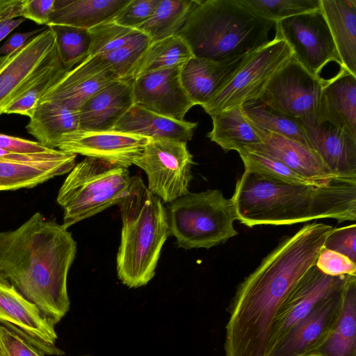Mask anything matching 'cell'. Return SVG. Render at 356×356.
I'll list each match as a JSON object with an SVG mask.
<instances>
[{"label": "cell", "mask_w": 356, "mask_h": 356, "mask_svg": "<svg viewBox=\"0 0 356 356\" xmlns=\"http://www.w3.org/2000/svg\"><path fill=\"white\" fill-rule=\"evenodd\" d=\"M332 229L321 222L305 225L284 238L240 283L228 308L225 356H267L280 306L316 264Z\"/></svg>", "instance_id": "cell-1"}, {"label": "cell", "mask_w": 356, "mask_h": 356, "mask_svg": "<svg viewBox=\"0 0 356 356\" xmlns=\"http://www.w3.org/2000/svg\"><path fill=\"white\" fill-rule=\"evenodd\" d=\"M76 253L67 228L39 212L17 228L0 232V272L56 324L70 309L67 281Z\"/></svg>", "instance_id": "cell-2"}, {"label": "cell", "mask_w": 356, "mask_h": 356, "mask_svg": "<svg viewBox=\"0 0 356 356\" xmlns=\"http://www.w3.org/2000/svg\"><path fill=\"white\" fill-rule=\"evenodd\" d=\"M248 227L288 225L322 218L356 220V177H335L316 184H296L244 171L232 197Z\"/></svg>", "instance_id": "cell-3"}, {"label": "cell", "mask_w": 356, "mask_h": 356, "mask_svg": "<svg viewBox=\"0 0 356 356\" xmlns=\"http://www.w3.org/2000/svg\"><path fill=\"white\" fill-rule=\"evenodd\" d=\"M275 24L244 0H194L177 35L186 42L193 56L223 60L267 44Z\"/></svg>", "instance_id": "cell-4"}, {"label": "cell", "mask_w": 356, "mask_h": 356, "mask_svg": "<svg viewBox=\"0 0 356 356\" xmlns=\"http://www.w3.org/2000/svg\"><path fill=\"white\" fill-rule=\"evenodd\" d=\"M118 205L122 222L118 277L127 286L138 288L154 277L170 235L166 210L138 176L131 177L129 193Z\"/></svg>", "instance_id": "cell-5"}, {"label": "cell", "mask_w": 356, "mask_h": 356, "mask_svg": "<svg viewBox=\"0 0 356 356\" xmlns=\"http://www.w3.org/2000/svg\"><path fill=\"white\" fill-rule=\"evenodd\" d=\"M128 168L93 157L75 164L57 195L63 209V223L74 224L118 204L131 185Z\"/></svg>", "instance_id": "cell-6"}, {"label": "cell", "mask_w": 356, "mask_h": 356, "mask_svg": "<svg viewBox=\"0 0 356 356\" xmlns=\"http://www.w3.org/2000/svg\"><path fill=\"white\" fill-rule=\"evenodd\" d=\"M165 210L170 235L179 248L209 249L238 234L234 204L219 190L189 192L168 203Z\"/></svg>", "instance_id": "cell-7"}, {"label": "cell", "mask_w": 356, "mask_h": 356, "mask_svg": "<svg viewBox=\"0 0 356 356\" xmlns=\"http://www.w3.org/2000/svg\"><path fill=\"white\" fill-rule=\"evenodd\" d=\"M288 44L277 36L255 50L230 81L202 108L209 115L259 99L273 76L291 58Z\"/></svg>", "instance_id": "cell-8"}, {"label": "cell", "mask_w": 356, "mask_h": 356, "mask_svg": "<svg viewBox=\"0 0 356 356\" xmlns=\"http://www.w3.org/2000/svg\"><path fill=\"white\" fill-rule=\"evenodd\" d=\"M193 164L186 142L170 139H150L134 163L146 173L149 191L165 203L189 193Z\"/></svg>", "instance_id": "cell-9"}, {"label": "cell", "mask_w": 356, "mask_h": 356, "mask_svg": "<svg viewBox=\"0 0 356 356\" xmlns=\"http://www.w3.org/2000/svg\"><path fill=\"white\" fill-rule=\"evenodd\" d=\"M326 80L308 72L292 58L271 79L259 99L305 128L317 123V111Z\"/></svg>", "instance_id": "cell-10"}, {"label": "cell", "mask_w": 356, "mask_h": 356, "mask_svg": "<svg viewBox=\"0 0 356 356\" xmlns=\"http://www.w3.org/2000/svg\"><path fill=\"white\" fill-rule=\"evenodd\" d=\"M275 27V36L288 44L293 58L312 75L320 77L321 70L330 62L341 65L321 8L277 21Z\"/></svg>", "instance_id": "cell-11"}, {"label": "cell", "mask_w": 356, "mask_h": 356, "mask_svg": "<svg viewBox=\"0 0 356 356\" xmlns=\"http://www.w3.org/2000/svg\"><path fill=\"white\" fill-rule=\"evenodd\" d=\"M59 58L54 33L48 26L10 54L0 72V115Z\"/></svg>", "instance_id": "cell-12"}, {"label": "cell", "mask_w": 356, "mask_h": 356, "mask_svg": "<svg viewBox=\"0 0 356 356\" xmlns=\"http://www.w3.org/2000/svg\"><path fill=\"white\" fill-rule=\"evenodd\" d=\"M0 323L29 341L45 355L62 356L56 346L55 322L26 299L0 272Z\"/></svg>", "instance_id": "cell-13"}, {"label": "cell", "mask_w": 356, "mask_h": 356, "mask_svg": "<svg viewBox=\"0 0 356 356\" xmlns=\"http://www.w3.org/2000/svg\"><path fill=\"white\" fill-rule=\"evenodd\" d=\"M347 276L326 275L315 265L310 268L295 286L277 313L272 327L268 354L318 303L343 288Z\"/></svg>", "instance_id": "cell-14"}, {"label": "cell", "mask_w": 356, "mask_h": 356, "mask_svg": "<svg viewBox=\"0 0 356 356\" xmlns=\"http://www.w3.org/2000/svg\"><path fill=\"white\" fill-rule=\"evenodd\" d=\"M149 138L126 132L77 130L63 135L56 149L93 157L128 168L134 165Z\"/></svg>", "instance_id": "cell-15"}, {"label": "cell", "mask_w": 356, "mask_h": 356, "mask_svg": "<svg viewBox=\"0 0 356 356\" xmlns=\"http://www.w3.org/2000/svg\"><path fill=\"white\" fill-rule=\"evenodd\" d=\"M182 66L154 71L134 79V104L169 118L184 120L194 104L181 81Z\"/></svg>", "instance_id": "cell-16"}, {"label": "cell", "mask_w": 356, "mask_h": 356, "mask_svg": "<svg viewBox=\"0 0 356 356\" xmlns=\"http://www.w3.org/2000/svg\"><path fill=\"white\" fill-rule=\"evenodd\" d=\"M118 77L101 55L89 56L61 76L40 102L51 101L79 111L95 94Z\"/></svg>", "instance_id": "cell-17"}, {"label": "cell", "mask_w": 356, "mask_h": 356, "mask_svg": "<svg viewBox=\"0 0 356 356\" xmlns=\"http://www.w3.org/2000/svg\"><path fill=\"white\" fill-rule=\"evenodd\" d=\"M343 287L318 303L267 356H308L318 347L334 327L341 309Z\"/></svg>", "instance_id": "cell-18"}, {"label": "cell", "mask_w": 356, "mask_h": 356, "mask_svg": "<svg viewBox=\"0 0 356 356\" xmlns=\"http://www.w3.org/2000/svg\"><path fill=\"white\" fill-rule=\"evenodd\" d=\"M254 51L223 60L191 57L181 67L180 77L182 86L194 106L203 107L207 104Z\"/></svg>", "instance_id": "cell-19"}, {"label": "cell", "mask_w": 356, "mask_h": 356, "mask_svg": "<svg viewBox=\"0 0 356 356\" xmlns=\"http://www.w3.org/2000/svg\"><path fill=\"white\" fill-rule=\"evenodd\" d=\"M133 79H118L106 86L79 109V129L113 130L134 104Z\"/></svg>", "instance_id": "cell-20"}, {"label": "cell", "mask_w": 356, "mask_h": 356, "mask_svg": "<svg viewBox=\"0 0 356 356\" xmlns=\"http://www.w3.org/2000/svg\"><path fill=\"white\" fill-rule=\"evenodd\" d=\"M254 127L262 143L243 149L269 155L298 175L313 181L323 182L335 177L312 149L298 141Z\"/></svg>", "instance_id": "cell-21"}, {"label": "cell", "mask_w": 356, "mask_h": 356, "mask_svg": "<svg viewBox=\"0 0 356 356\" xmlns=\"http://www.w3.org/2000/svg\"><path fill=\"white\" fill-rule=\"evenodd\" d=\"M317 123L330 124L356 138V76L341 67L337 75L326 80L320 95Z\"/></svg>", "instance_id": "cell-22"}, {"label": "cell", "mask_w": 356, "mask_h": 356, "mask_svg": "<svg viewBox=\"0 0 356 356\" xmlns=\"http://www.w3.org/2000/svg\"><path fill=\"white\" fill-rule=\"evenodd\" d=\"M312 149L335 177H356V138L328 123L305 128Z\"/></svg>", "instance_id": "cell-23"}, {"label": "cell", "mask_w": 356, "mask_h": 356, "mask_svg": "<svg viewBox=\"0 0 356 356\" xmlns=\"http://www.w3.org/2000/svg\"><path fill=\"white\" fill-rule=\"evenodd\" d=\"M197 122L177 120L134 104L113 130L143 136L151 140H191Z\"/></svg>", "instance_id": "cell-24"}, {"label": "cell", "mask_w": 356, "mask_h": 356, "mask_svg": "<svg viewBox=\"0 0 356 356\" xmlns=\"http://www.w3.org/2000/svg\"><path fill=\"white\" fill-rule=\"evenodd\" d=\"M76 154L52 160L22 161L0 158V188L13 191L29 188L54 177L70 172L75 165Z\"/></svg>", "instance_id": "cell-25"}, {"label": "cell", "mask_w": 356, "mask_h": 356, "mask_svg": "<svg viewBox=\"0 0 356 356\" xmlns=\"http://www.w3.org/2000/svg\"><path fill=\"white\" fill-rule=\"evenodd\" d=\"M341 65L356 76V0H321Z\"/></svg>", "instance_id": "cell-26"}, {"label": "cell", "mask_w": 356, "mask_h": 356, "mask_svg": "<svg viewBox=\"0 0 356 356\" xmlns=\"http://www.w3.org/2000/svg\"><path fill=\"white\" fill-rule=\"evenodd\" d=\"M129 0H55L47 26H70L90 29L112 21Z\"/></svg>", "instance_id": "cell-27"}, {"label": "cell", "mask_w": 356, "mask_h": 356, "mask_svg": "<svg viewBox=\"0 0 356 356\" xmlns=\"http://www.w3.org/2000/svg\"><path fill=\"white\" fill-rule=\"evenodd\" d=\"M308 356H356V276H347L333 330Z\"/></svg>", "instance_id": "cell-28"}, {"label": "cell", "mask_w": 356, "mask_h": 356, "mask_svg": "<svg viewBox=\"0 0 356 356\" xmlns=\"http://www.w3.org/2000/svg\"><path fill=\"white\" fill-rule=\"evenodd\" d=\"M26 129L42 145L56 149L63 135L79 129V113L54 102H39Z\"/></svg>", "instance_id": "cell-29"}, {"label": "cell", "mask_w": 356, "mask_h": 356, "mask_svg": "<svg viewBox=\"0 0 356 356\" xmlns=\"http://www.w3.org/2000/svg\"><path fill=\"white\" fill-rule=\"evenodd\" d=\"M210 116L213 127L207 137L225 152H238L248 146L262 143L254 125L246 117L242 105Z\"/></svg>", "instance_id": "cell-30"}, {"label": "cell", "mask_w": 356, "mask_h": 356, "mask_svg": "<svg viewBox=\"0 0 356 356\" xmlns=\"http://www.w3.org/2000/svg\"><path fill=\"white\" fill-rule=\"evenodd\" d=\"M242 107L246 117L254 126L312 149L305 127L297 120L273 109L260 99L245 102Z\"/></svg>", "instance_id": "cell-31"}, {"label": "cell", "mask_w": 356, "mask_h": 356, "mask_svg": "<svg viewBox=\"0 0 356 356\" xmlns=\"http://www.w3.org/2000/svg\"><path fill=\"white\" fill-rule=\"evenodd\" d=\"M193 56L188 44L178 35L152 42L140 60L133 79L154 71L182 66Z\"/></svg>", "instance_id": "cell-32"}, {"label": "cell", "mask_w": 356, "mask_h": 356, "mask_svg": "<svg viewBox=\"0 0 356 356\" xmlns=\"http://www.w3.org/2000/svg\"><path fill=\"white\" fill-rule=\"evenodd\" d=\"M194 0H159L152 16L137 29L152 42L175 35L183 27Z\"/></svg>", "instance_id": "cell-33"}, {"label": "cell", "mask_w": 356, "mask_h": 356, "mask_svg": "<svg viewBox=\"0 0 356 356\" xmlns=\"http://www.w3.org/2000/svg\"><path fill=\"white\" fill-rule=\"evenodd\" d=\"M55 35L60 60L70 70L90 55V36L87 29L64 26H49Z\"/></svg>", "instance_id": "cell-34"}, {"label": "cell", "mask_w": 356, "mask_h": 356, "mask_svg": "<svg viewBox=\"0 0 356 356\" xmlns=\"http://www.w3.org/2000/svg\"><path fill=\"white\" fill-rule=\"evenodd\" d=\"M67 71L60 58L49 65L28 89L5 111L31 118L44 93Z\"/></svg>", "instance_id": "cell-35"}, {"label": "cell", "mask_w": 356, "mask_h": 356, "mask_svg": "<svg viewBox=\"0 0 356 356\" xmlns=\"http://www.w3.org/2000/svg\"><path fill=\"white\" fill-rule=\"evenodd\" d=\"M152 42L148 36L139 31L134 38L120 48L101 56L111 65L118 79H133L140 60Z\"/></svg>", "instance_id": "cell-36"}, {"label": "cell", "mask_w": 356, "mask_h": 356, "mask_svg": "<svg viewBox=\"0 0 356 356\" xmlns=\"http://www.w3.org/2000/svg\"><path fill=\"white\" fill-rule=\"evenodd\" d=\"M238 153L243 161L245 171L296 184H316L327 181L316 182L305 179L280 161L261 152L243 149Z\"/></svg>", "instance_id": "cell-37"}, {"label": "cell", "mask_w": 356, "mask_h": 356, "mask_svg": "<svg viewBox=\"0 0 356 356\" xmlns=\"http://www.w3.org/2000/svg\"><path fill=\"white\" fill-rule=\"evenodd\" d=\"M90 36V55L113 51L134 38L139 32L120 26L113 21L100 24L88 29Z\"/></svg>", "instance_id": "cell-38"}, {"label": "cell", "mask_w": 356, "mask_h": 356, "mask_svg": "<svg viewBox=\"0 0 356 356\" xmlns=\"http://www.w3.org/2000/svg\"><path fill=\"white\" fill-rule=\"evenodd\" d=\"M263 17L275 22L321 8V0H244Z\"/></svg>", "instance_id": "cell-39"}, {"label": "cell", "mask_w": 356, "mask_h": 356, "mask_svg": "<svg viewBox=\"0 0 356 356\" xmlns=\"http://www.w3.org/2000/svg\"><path fill=\"white\" fill-rule=\"evenodd\" d=\"M159 2V0H129L112 21L123 27L137 29L152 16Z\"/></svg>", "instance_id": "cell-40"}, {"label": "cell", "mask_w": 356, "mask_h": 356, "mask_svg": "<svg viewBox=\"0 0 356 356\" xmlns=\"http://www.w3.org/2000/svg\"><path fill=\"white\" fill-rule=\"evenodd\" d=\"M356 225L335 228L327 235L323 248L340 253L356 263Z\"/></svg>", "instance_id": "cell-41"}, {"label": "cell", "mask_w": 356, "mask_h": 356, "mask_svg": "<svg viewBox=\"0 0 356 356\" xmlns=\"http://www.w3.org/2000/svg\"><path fill=\"white\" fill-rule=\"evenodd\" d=\"M315 266L330 276H356V263L337 252L322 248Z\"/></svg>", "instance_id": "cell-42"}, {"label": "cell", "mask_w": 356, "mask_h": 356, "mask_svg": "<svg viewBox=\"0 0 356 356\" xmlns=\"http://www.w3.org/2000/svg\"><path fill=\"white\" fill-rule=\"evenodd\" d=\"M0 356H46L34 346L0 323Z\"/></svg>", "instance_id": "cell-43"}, {"label": "cell", "mask_w": 356, "mask_h": 356, "mask_svg": "<svg viewBox=\"0 0 356 356\" xmlns=\"http://www.w3.org/2000/svg\"><path fill=\"white\" fill-rule=\"evenodd\" d=\"M55 0H23L22 18L47 26Z\"/></svg>", "instance_id": "cell-44"}, {"label": "cell", "mask_w": 356, "mask_h": 356, "mask_svg": "<svg viewBox=\"0 0 356 356\" xmlns=\"http://www.w3.org/2000/svg\"><path fill=\"white\" fill-rule=\"evenodd\" d=\"M0 148L18 154H38L51 150L38 141L0 134Z\"/></svg>", "instance_id": "cell-45"}, {"label": "cell", "mask_w": 356, "mask_h": 356, "mask_svg": "<svg viewBox=\"0 0 356 356\" xmlns=\"http://www.w3.org/2000/svg\"><path fill=\"white\" fill-rule=\"evenodd\" d=\"M44 29V28L12 35L0 47V56L12 54L24 46L31 38Z\"/></svg>", "instance_id": "cell-46"}, {"label": "cell", "mask_w": 356, "mask_h": 356, "mask_svg": "<svg viewBox=\"0 0 356 356\" xmlns=\"http://www.w3.org/2000/svg\"><path fill=\"white\" fill-rule=\"evenodd\" d=\"M23 0H16L13 4L0 10V22L22 17Z\"/></svg>", "instance_id": "cell-47"}, {"label": "cell", "mask_w": 356, "mask_h": 356, "mask_svg": "<svg viewBox=\"0 0 356 356\" xmlns=\"http://www.w3.org/2000/svg\"><path fill=\"white\" fill-rule=\"evenodd\" d=\"M24 21V18H19L0 22V42Z\"/></svg>", "instance_id": "cell-48"}, {"label": "cell", "mask_w": 356, "mask_h": 356, "mask_svg": "<svg viewBox=\"0 0 356 356\" xmlns=\"http://www.w3.org/2000/svg\"><path fill=\"white\" fill-rule=\"evenodd\" d=\"M16 0H0V10L13 4Z\"/></svg>", "instance_id": "cell-49"}, {"label": "cell", "mask_w": 356, "mask_h": 356, "mask_svg": "<svg viewBox=\"0 0 356 356\" xmlns=\"http://www.w3.org/2000/svg\"><path fill=\"white\" fill-rule=\"evenodd\" d=\"M10 54L6 56H0V72L6 65L7 60H8Z\"/></svg>", "instance_id": "cell-50"}, {"label": "cell", "mask_w": 356, "mask_h": 356, "mask_svg": "<svg viewBox=\"0 0 356 356\" xmlns=\"http://www.w3.org/2000/svg\"><path fill=\"white\" fill-rule=\"evenodd\" d=\"M0 191H2V190L0 188Z\"/></svg>", "instance_id": "cell-51"}]
</instances>
